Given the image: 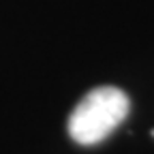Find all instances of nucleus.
Returning a JSON list of instances; mask_svg holds the SVG:
<instances>
[{"label":"nucleus","instance_id":"f257e3e1","mask_svg":"<svg viewBox=\"0 0 154 154\" xmlns=\"http://www.w3.org/2000/svg\"><path fill=\"white\" fill-rule=\"evenodd\" d=\"M128 113V96L116 86H99L77 103L69 118V135L79 146H94L120 126Z\"/></svg>","mask_w":154,"mask_h":154}]
</instances>
